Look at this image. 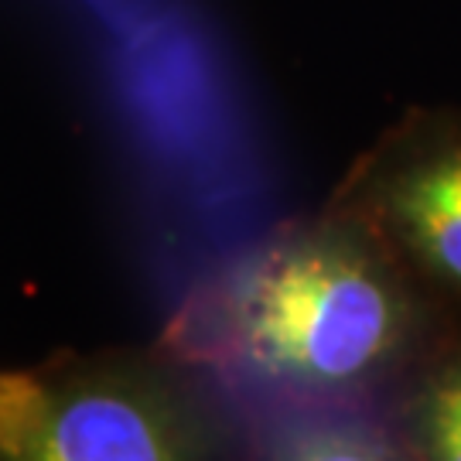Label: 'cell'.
<instances>
[{"mask_svg": "<svg viewBox=\"0 0 461 461\" xmlns=\"http://www.w3.org/2000/svg\"><path fill=\"white\" fill-rule=\"evenodd\" d=\"M438 321L390 249L321 205L209 280L161 342L198 369L304 400H346L424 363Z\"/></svg>", "mask_w": 461, "mask_h": 461, "instance_id": "cell-1", "label": "cell"}, {"mask_svg": "<svg viewBox=\"0 0 461 461\" xmlns=\"http://www.w3.org/2000/svg\"><path fill=\"white\" fill-rule=\"evenodd\" d=\"M407 396V445L424 461H461V335L434 346Z\"/></svg>", "mask_w": 461, "mask_h": 461, "instance_id": "cell-4", "label": "cell"}, {"mask_svg": "<svg viewBox=\"0 0 461 461\" xmlns=\"http://www.w3.org/2000/svg\"><path fill=\"white\" fill-rule=\"evenodd\" d=\"M205 369L165 342L0 366V461H209L236 447Z\"/></svg>", "mask_w": 461, "mask_h": 461, "instance_id": "cell-2", "label": "cell"}, {"mask_svg": "<svg viewBox=\"0 0 461 461\" xmlns=\"http://www.w3.org/2000/svg\"><path fill=\"white\" fill-rule=\"evenodd\" d=\"M325 205L390 249L438 314L461 329V110L413 106L366 144Z\"/></svg>", "mask_w": 461, "mask_h": 461, "instance_id": "cell-3", "label": "cell"}]
</instances>
